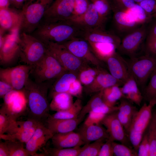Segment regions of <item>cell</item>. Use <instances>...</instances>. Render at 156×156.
<instances>
[{
	"instance_id": "1",
	"label": "cell",
	"mask_w": 156,
	"mask_h": 156,
	"mask_svg": "<svg viewBox=\"0 0 156 156\" xmlns=\"http://www.w3.org/2000/svg\"><path fill=\"white\" fill-rule=\"evenodd\" d=\"M84 31L69 20L54 23L42 22L31 34L44 44L49 42L62 44L75 38H82Z\"/></svg>"
},
{
	"instance_id": "2",
	"label": "cell",
	"mask_w": 156,
	"mask_h": 156,
	"mask_svg": "<svg viewBox=\"0 0 156 156\" xmlns=\"http://www.w3.org/2000/svg\"><path fill=\"white\" fill-rule=\"evenodd\" d=\"M45 82H38L28 78L22 90L25 96L29 118L44 123L49 116V86Z\"/></svg>"
},
{
	"instance_id": "3",
	"label": "cell",
	"mask_w": 156,
	"mask_h": 156,
	"mask_svg": "<svg viewBox=\"0 0 156 156\" xmlns=\"http://www.w3.org/2000/svg\"><path fill=\"white\" fill-rule=\"evenodd\" d=\"M54 0H34L25 3L20 12L22 21L20 33L31 34L42 21L46 11Z\"/></svg>"
},
{
	"instance_id": "4",
	"label": "cell",
	"mask_w": 156,
	"mask_h": 156,
	"mask_svg": "<svg viewBox=\"0 0 156 156\" xmlns=\"http://www.w3.org/2000/svg\"><path fill=\"white\" fill-rule=\"evenodd\" d=\"M19 57L27 65L33 66L44 56L47 49L46 45L39 39L25 32L20 34Z\"/></svg>"
},
{
	"instance_id": "5",
	"label": "cell",
	"mask_w": 156,
	"mask_h": 156,
	"mask_svg": "<svg viewBox=\"0 0 156 156\" xmlns=\"http://www.w3.org/2000/svg\"><path fill=\"white\" fill-rule=\"evenodd\" d=\"M31 66L30 73L39 83L59 78L68 72L47 50L43 58Z\"/></svg>"
},
{
	"instance_id": "6",
	"label": "cell",
	"mask_w": 156,
	"mask_h": 156,
	"mask_svg": "<svg viewBox=\"0 0 156 156\" xmlns=\"http://www.w3.org/2000/svg\"><path fill=\"white\" fill-rule=\"evenodd\" d=\"M45 44L48 51L67 71L76 74L87 67V63L70 52L62 44L49 42Z\"/></svg>"
},
{
	"instance_id": "7",
	"label": "cell",
	"mask_w": 156,
	"mask_h": 156,
	"mask_svg": "<svg viewBox=\"0 0 156 156\" xmlns=\"http://www.w3.org/2000/svg\"><path fill=\"white\" fill-rule=\"evenodd\" d=\"M127 63L130 74L141 87L156 68V57L150 55L132 58Z\"/></svg>"
},
{
	"instance_id": "8",
	"label": "cell",
	"mask_w": 156,
	"mask_h": 156,
	"mask_svg": "<svg viewBox=\"0 0 156 156\" xmlns=\"http://www.w3.org/2000/svg\"><path fill=\"white\" fill-rule=\"evenodd\" d=\"M32 66L21 65L6 68H1V80L11 86L14 90L22 91L29 78Z\"/></svg>"
},
{
	"instance_id": "9",
	"label": "cell",
	"mask_w": 156,
	"mask_h": 156,
	"mask_svg": "<svg viewBox=\"0 0 156 156\" xmlns=\"http://www.w3.org/2000/svg\"><path fill=\"white\" fill-rule=\"evenodd\" d=\"M75 0H54L46 11L42 22L69 20L73 16Z\"/></svg>"
},
{
	"instance_id": "10",
	"label": "cell",
	"mask_w": 156,
	"mask_h": 156,
	"mask_svg": "<svg viewBox=\"0 0 156 156\" xmlns=\"http://www.w3.org/2000/svg\"><path fill=\"white\" fill-rule=\"evenodd\" d=\"M62 44L74 55L87 63L97 67L101 65V61L93 53L89 42L83 38H75Z\"/></svg>"
},
{
	"instance_id": "11",
	"label": "cell",
	"mask_w": 156,
	"mask_h": 156,
	"mask_svg": "<svg viewBox=\"0 0 156 156\" xmlns=\"http://www.w3.org/2000/svg\"><path fill=\"white\" fill-rule=\"evenodd\" d=\"M4 36V40L0 47V62L1 65L8 64L17 56L20 50V29L10 31Z\"/></svg>"
},
{
	"instance_id": "12",
	"label": "cell",
	"mask_w": 156,
	"mask_h": 156,
	"mask_svg": "<svg viewBox=\"0 0 156 156\" xmlns=\"http://www.w3.org/2000/svg\"><path fill=\"white\" fill-rule=\"evenodd\" d=\"M145 24L140 25L125 35L117 49L120 52L130 55L136 52L147 34Z\"/></svg>"
},
{
	"instance_id": "13",
	"label": "cell",
	"mask_w": 156,
	"mask_h": 156,
	"mask_svg": "<svg viewBox=\"0 0 156 156\" xmlns=\"http://www.w3.org/2000/svg\"><path fill=\"white\" fill-rule=\"evenodd\" d=\"M53 134L44 123L39 125L30 139L25 144V148L30 156H41L37 152L46 146L49 140Z\"/></svg>"
},
{
	"instance_id": "14",
	"label": "cell",
	"mask_w": 156,
	"mask_h": 156,
	"mask_svg": "<svg viewBox=\"0 0 156 156\" xmlns=\"http://www.w3.org/2000/svg\"><path fill=\"white\" fill-rule=\"evenodd\" d=\"M78 25L84 30L103 29L105 21L100 16L94 5L90 3L88 9L83 15L72 17L69 20Z\"/></svg>"
},
{
	"instance_id": "15",
	"label": "cell",
	"mask_w": 156,
	"mask_h": 156,
	"mask_svg": "<svg viewBox=\"0 0 156 156\" xmlns=\"http://www.w3.org/2000/svg\"><path fill=\"white\" fill-rule=\"evenodd\" d=\"M117 111L106 115L101 123L106 127L109 135V139L127 145L128 144L127 139L124 128L117 117Z\"/></svg>"
},
{
	"instance_id": "16",
	"label": "cell",
	"mask_w": 156,
	"mask_h": 156,
	"mask_svg": "<svg viewBox=\"0 0 156 156\" xmlns=\"http://www.w3.org/2000/svg\"><path fill=\"white\" fill-rule=\"evenodd\" d=\"M156 104V99L150 100L148 104L144 103L133 116L129 130L144 134L151 119L153 108Z\"/></svg>"
},
{
	"instance_id": "17",
	"label": "cell",
	"mask_w": 156,
	"mask_h": 156,
	"mask_svg": "<svg viewBox=\"0 0 156 156\" xmlns=\"http://www.w3.org/2000/svg\"><path fill=\"white\" fill-rule=\"evenodd\" d=\"M105 62L111 74L123 84L130 75L127 62L116 52Z\"/></svg>"
},
{
	"instance_id": "18",
	"label": "cell",
	"mask_w": 156,
	"mask_h": 156,
	"mask_svg": "<svg viewBox=\"0 0 156 156\" xmlns=\"http://www.w3.org/2000/svg\"><path fill=\"white\" fill-rule=\"evenodd\" d=\"M121 85H123L121 82L101 68L94 81L90 85L85 86L84 91L89 94L96 93L112 86Z\"/></svg>"
},
{
	"instance_id": "19",
	"label": "cell",
	"mask_w": 156,
	"mask_h": 156,
	"mask_svg": "<svg viewBox=\"0 0 156 156\" xmlns=\"http://www.w3.org/2000/svg\"><path fill=\"white\" fill-rule=\"evenodd\" d=\"M102 95V91L96 93L83 107L78 117L84 118L87 114L92 111L105 115L116 111L118 107H111L107 105L103 100Z\"/></svg>"
},
{
	"instance_id": "20",
	"label": "cell",
	"mask_w": 156,
	"mask_h": 156,
	"mask_svg": "<svg viewBox=\"0 0 156 156\" xmlns=\"http://www.w3.org/2000/svg\"><path fill=\"white\" fill-rule=\"evenodd\" d=\"M84 118L78 117L71 119H57L48 117L45 122L47 128L53 134L73 131Z\"/></svg>"
},
{
	"instance_id": "21",
	"label": "cell",
	"mask_w": 156,
	"mask_h": 156,
	"mask_svg": "<svg viewBox=\"0 0 156 156\" xmlns=\"http://www.w3.org/2000/svg\"><path fill=\"white\" fill-rule=\"evenodd\" d=\"M85 144L91 143L99 139H108L109 135L106 129L100 125L83 124L79 129L77 132Z\"/></svg>"
},
{
	"instance_id": "22",
	"label": "cell",
	"mask_w": 156,
	"mask_h": 156,
	"mask_svg": "<svg viewBox=\"0 0 156 156\" xmlns=\"http://www.w3.org/2000/svg\"><path fill=\"white\" fill-rule=\"evenodd\" d=\"M82 38L88 42L112 44L118 48L121 41L117 36L105 31L102 29L84 30Z\"/></svg>"
},
{
	"instance_id": "23",
	"label": "cell",
	"mask_w": 156,
	"mask_h": 156,
	"mask_svg": "<svg viewBox=\"0 0 156 156\" xmlns=\"http://www.w3.org/2000/svg\"><path fill=\"white\" fill-rule=\"evenodd\" d=\"M114 10V23L120 33L126 34L141 25L137 23L126 11L117 8Z\"/></svg>"
},
{
	"instance_id": "24",
	"label": "cell",
	"mask_w": 156,
	"mask_h": 156,
	"mask_svg": "<svg viewBox=\"0 0 156 156\" xmlns=\"http://www.w3.org/2000/svg\"><path fill=\"white\" fill-rule=\"evenodd\" d=\"M21 21V12L18 13L9 8L0 9L1 31L4 32L20 29Z\"/></svg>"
},
{
	"instance_id": "25",
	"label": "cell",
	"mask_w": 156,
	"mask_h": 156,
	"mask_svg": "<svg viewBox=\"0 0 156 156\" xmlns=\"http://www.w3.org/2000/svg\"><path fill=\"white\" fill-rule=\"evenodd\" d=\"M51 139L54 147L58 148H70L85 144L79 133L73 131L54 134Z\"/></svg>"
},
{
	"instance_id": "26",
	"label": "cell",
	"mask_w": 156,
	"mask_h": 156,
	"mask_svg": "<svg viewBox=\"0 0 156 156\" xmlns=\"http://www.w3.org/2000/svg\"><path fill=\"white\" fill-rule=\"evenodd\" d=\"M51 97L52 99L49 107L50 110L52 111L58 112L66 110L74 103L73 96L67 92L56 93Z\"/></svg>"
},
{
	"instance_id": "27",
	"label": "cell",
	"mask_w": 156,
	"mask_h": 156,
	"mask_svg": "<svg viewBox=\"0 0 156 156\" xmlns=\"http://www.w3.org/2000/svg\"><path fill=\"white\" fill-rule=\"evenodd\" d=\"M88 42L93 53L101 61L105 62L116 52L118 49L116 45L111 43Z\"/></svg>"
},
{
	"instance_id": "28",
	"label": "cell",
	"mask_w": 156,
	"mask_h": 156,
	"mask_svg": "<svg viewBox=\"0 0 156 156\" xmlns=\"http://www.w3.org/2000/svg\"><path fill=\"white\" fill-rule=\"evenodd\" d=\"M77 79L76 74L68 71L60 77L53 86L51 92L52 96L55 94L68 93L71 83Z\"/></svg>"
},
{
	"instance_id": "29",
	"label": "cell",
	"mask_w": 156,
	"mask_h": 156,
	"mask_svg": "<svg viewBox=\"0 0 156 156\" xmlns=\"http://www.w3.org/2000/svg\"><path fill=\"white\" fill-rule=\"evenodd\" d=\"M80 146L72 148H58L46 146L41 150L42 156H78L81 149Z\"/></svg>"
},
{
	"instance_id": "30",
	"label": "cell",
	"mask_w": 156,
	"mask_h": 156,
	"mask_svg": "<svg viewBox=\"0 0 156 156\" xmlns=\"http://www.w3.org/2000/svg\"><path fill=\"white\" fill-rule=\"evenodd\" d=\"M123 97L121 87L115 85L106 88L102 91V97L104 102L111 107L115 106L119 100Z\"/></svg>"
},
{
	"instance_id": "31",
	"label": "cell",
	"mask_w": 156,
	"mask_h": 156,
	"mask_svg": "<svg viewBox=\"0 0 156 156\" xmlns=\"http://www.w3.org/2000/svg\"><path fill=\"white\" fill-rule=\"evenodd\" d=\"M83 106L81 100L77 99L71 107L68 109L49 115L48 117L57 119H71L77 118Z\"/></svg>"
},
{
	"instance_id": "32",
	"label": "cell",
	"mask_w": 156,
	"mask_h": 156,
	"mask_svg": "<svg viewBox=\"0 0 156 156\" xmlns=\"http://www.w3.org/2000/svg\"><path fill=\"white\" fill-rule=\"evenodd\" d=\"M42 123H43L30 118H28L25 121L15 120L10 125L6 133L8 134H14L37 127Z\"/></svg>"
},
{
	"instance_id": "33",
	"label": "cell",
	"mask_w": 156,
	"mask_h": 156,
	"mask_svg": "<svg viewBox=\"0 0 156 156\" xmlns=\"http://www.w3.org/2000/svg\"><path fill=\"white\" fill-rule=\"evenodd\" d=\"M147 133L150 144L149 156H156V111L153 112Z\"/></svg>"
},
{
	"instance_id": "34",
	"label": "cell",
	"mask_w": 156,
	"mask_h": 156,
	"mask_svg": "<svg viewBox=\"0 0 156 156\" xmlns=\"http://www.w3.org/2000/svg\"><path fill=\"white\" fill-rule=\"evenodd\" d=\"M38 126L12 134L0 135V140L18 141L26 144L32 136Z\"/></svg>"
},
{
	"instance_id": "35",
	"label": "cell",
	"mask_w": 156,
	"mask_h": 156,
	"mask_svg": "<svg viewBox=\"0 0 156 156\" xmlns=\"http://www.w3.org/2000/svg\"><path fill=\"white\" fill-rule=\"evenodd\" d=\"M139 24H145L152 16L148 14L138 4L136 3L132 8L126 11Z\"/></svg>"
},
{
	"instance_id": "36",
	"label": "cell",
	"mask_w": 156,
	"mask_h": 156,
	"mask_svg": "<svg viewBox=\"0 0 156 156\" xmlns=\"http://www.w3.org/2000/svg\"><path fill=\"white\" fill-rule=\"evenodd\" d=\"M107 139L102 138L92 143L86 144L81 147L78 156H98L100 149Z\"/></svg>"
},
{
	"instance_id": "37",
	"label": "cell",
	"mask_w": 156,
	"mask_h": 156,
	"mask_svg": "<svg viewBox=\"0 0 156 156\" xmlns=\"http://www.w3.org/2000/svg\"><path fill=\"white\" fill-rule=\"evenodd\" d=\"M9 152V156H30L24 147L25 143L18 141L5 140Z\"/></svg>"
},
{
	"instance_id": "38",
	"label": "cell",
	"mask_w": 156,
	"mask_h": 156,
	"mask_svg": "<svg viewBox=\"0 0 156 156\" xmlns=\"http://www.w3.org/2000/svg\"><path fill=\"white\" fill-rule=\"evenodd\" d=\"M100 68L99 67L92 68L88 67L84 68L78 73V79L85 86L90 85L94 80Z\"/></svg>"
},
{
	"instance_id": "39",
	"label": "cell",
	"mask_w": 156,
	"mask_h": 156,
	"mask_svg": "<svg viewBox=\"0 0 156 156\" xmlns=\"http://www.w3.org/2000/svg\"><path fill=\"white\" fill-rule=\"evenodd\" d=\"M98 13L104 21L107 19L110 13L111 7L108 0H92Z\"/></svg>"
},
{
	"instance_id": "40",
	"label": "cell",
	"mask_w": 156,
	"mask_h": 156,
	"mask_svg": "<svg viewBox=\"0 0 156 156\" xmlns=\"http://www.w3.org/2000/svg\"><path fill=\"white\" fill-rule=\"evenodd\" d=\"M114 155L116 156H138L137 152L126 145L119 144L113 141L112 142Z\"/></svg>"
},
{
	"instance_id": "41",
	"label": "cell",
	"mask_w": 156,
	"mask_h": 156,
	"mask_svg": "<svg viewBox=\"0 0 156 156\" xmlns=\"http://www.w3.org/2000/svg\"><path fill=\"white\" fill-rule=\"evenodd\" d=\"M145 97L149 101L156 99V68L151 75L149 82L145 91Z\"/></svg>"
},
{
	"instance_id": "42",
	"label": "cell",
	"mask_w": 156,
	"mask_h": 156,
	"mask_svg": "<svg viewBox=\"0 0 156 156\" xmlns=\"http://www.w3.org/2000/svg\"><path fill=\"white\" fill-rule=\"evenodd\" d=\"M14 119L1 107L0 110V135L5 133Z\"/></svg>"
},
{
	"instance_id": "43",
	"label": "cell",
	"mask_w": 156,
	"mask_h": 156,
	"mask_svg": "<svg viewBox=\"0 0 156 156\" xmlns=\"http://www.w3.org/2000/svg\"><path fill=\"white\" fill-rule=\"evenodd\" d=\"M89 4L88 0H75L73 15L71 17L79 16L83 14L88 10Z\"/></svg>"
},
{
	"instance_id": "44",
	"label": "cell",
	"mask_w": 156,
	"mask_h": 156,
	"mask_svg": "<svg viewBox=\"0 0 156 156\" xmlns=\"http://www.w3.org/2000/svg\"><path fill=\"white\" fill-rule=\"evenodd\" d=\"M118 107V111L132 118L137 112L135 107L125 99H122L120 101Z\"/></svg>"
},
{
	"instance_id": "45",
	"label": "cell",
	"mask_w": 156,
	"mask_h": 156,
	"mask_svg": "<svg viewBox=\"0 0 156 156\" xmlns=\"http://www.w3.org/2000/svg\"><path fill=\"white\" fill-rule=\"evenodd\" d=\"M150 144L147 133L144 135L139 145L138 156H149Z\"/></svg>"
},
{
	"instance_id": "46",
	"label": "cell",
	"mask_w": 156,
	"mask_h": 156,
	"mask_svg": "<svg viewBox=\"0 0 156 156\" xmlns=\"http://www.w3.org/2000/svg\"><path fill=\"white\" fill-rule=\"evenodd\" d=\"M105 115L101 113L91 112L88 113L84 124L88 125L100 124Z\"/></svg>"
},
{
	"instance_id": "47",
	"label": "cell",
	"mask_w": 156,
	"mask_h": 156,
	"mask_svg": "<svg viewBox=\"0 0 156 156\" xmlns=\"http://www.w3.org/2000/svg\"><path fill=\"white\" fill-rule=\"evenodd\" d=\"M150 16L153 15L156 5V0H144L137 3Z\"/></svg>"
},
{
	"instance_id": "48",
	"label": "cell",
	"mask_w": 156,
	"mask_h": 156,
	"mask_svg": "<svg viewBox=\"0 0 156 156\" xmlns=\"http://www.w3.org/2000/svg\"><path fill=\"white\" fill-rule=\"evenodd\" d=\"M80 81L77 79L71 84L68 93L73 96H80L83 90Z\"/></svg>"
},
{
	"instance_id": "49",
	"label": "cell",
	"mask_w": 156,
	"mask_h": 156,
	"mask_svg": "<svg viewBox=\"0 0 156 156\" xmlns=\"http://www.w3.org/2000/svg\"><path fill=\"white\" fill-rule=\"evenodd\" d=\"M113 141L108 138L101 148L98 156L114 155L112 142Z\"/></svg>"
},
{
	"instance_id": "50",
	"label": "cell",
	"mask_w": 156,
	"mask_h": 156,
	"mask_svg": "<svg viewBox=\"0 0 156 156\" xmlns=\"http://www.w3.org/2000/svg\"><path fill=\"white\" fill-rule=\"evenodd\" d=\"M117 117L125 130L128 133L131 125L132 118L117 111L116 112Z\"/></svg>"
},
{
	"instance_id": "51",
	"label": "cell",
	"mask_w": 156,
	"mask_h": 156,
	"mask_svg": "<svg viewBox=\"0 0 156 156\" xmlns=\"http://www.w3.org/2000/svg\"><path fill=\"white\" fill-rule=\"evenodd\" d=\"M116 8L126 11L132 8L135 4L134 0H112Z\"/></svg>"
},
{
	"instance_id": "52",
	"label": "cell",
	"mask_w": 156,
	"mask_h": 156,
	"mask_svg": "<svg viewBox=\"0 0 156 156\" xmlns=\"http://www.w3.org/2000/svg\"><path fill=\"white\" fill-rule=\"evenodd\" d=\"M14 90L13 88L7 83L1 80L0 81V96L3 98L8 93Z\"/></svg>"
},
{
	"instance_id": "53",
	"label": "cell",
	"mask_w": 156,
	"mask_h": 156,
	"mask_svg": "<svg viewBox=\"0 0 156 156\" xmlns=\"http://www.w3.org/2000/svg\"><path fill=\"white\" fill-rule=\"evenodd\" d=\"M146 47L150 52L156 54V38L147 39Z\"/></svg>"
},
{
	"instance_id": "54",
	"label": "cell",
	"mask_w": 156,
	"mask_h": 156,
	"mask_svg": "<svg viewBox=\"0 0 156 156\" xmlns=\"http://www.w3.org/2000/svg\"><path fill=\"white\" fill-rule=\"evenodd\" d=\"M0 156H9V152L6 142L1 141L0 142Z\"/></svg>"
},
{
	"instance_id": "55",
	"label": "cell",
	"mask_w": 156,
	"mask_h": 156,
	"mask_svg": "<svg viewBox=\"0 0 156 156\" xmlns=\"http://www.w3.org/2000/svg\"><path fill=\"white\" fill-rule=\"evenodd\" d=\"M154 38H156V24L151 28L147 38V39Z\"/></svg>"
},
{
	"instance_id": "56",
	"label": "cell",
	"mask_w": 156,
	"mask_h": 156,
	"mask_svg": "<svg viewBox=\"0 0 156 156\" xmlns=\"http://www.w3.org/2000/svg\"><path fill=\"white\" fill-rule=\"evenodd\" d=\"M10 4L9 0H0V9L8 8Z\"/></svg>"
},
{
	"instance_id": "57",
	"label": "cell",
	"mask_w": 156,
	"mask_h": 156,
	"mask_svg": "<svg viewBox=\"0 0 156 156\" xmlns=\"http://www.w3.org/2000/svg\"><path fill=\"white\" fill-rule=\"evenodd\" d=\"M25 2V0H16L15 8L17 9H22Z\"/></svg>"
},
{
	"instance_id": "58",
	"label": "cell",
	"mask_w": 156,
	"mask_h": 156,
	"mask_svg": "<svg viewBox=\"0 0 156 156\" xmlns=\"http://www.w3.org/2000/svg\"><path fill=\"white\" fill-rule=\"evenodd\" d=\"M143 0H134L135 2L136 3H139Z\"/></svg>"
},
{
	"instance_id": "59",
	"label": "cell",
	"mask_w": 156,
	"mask_h": 156,
	"mask_svg": "<svg viewBox=\"0 0 156 156\" xmlns=\"http://www.w3.org/2000/svg\"><path fill=\"white\" fill-rule=\"evenodd\" d=\"M34 0H25V2L24 4L28 2H31Z\"/></svg>"
},
{
	"instance_id": "60",
	"label": "cell",
	"mask_w": 156,
	"mask_h": 156,
	"mask_svg": "<svg viewBox=\"0 0 156 156\" xmlns=\"http://www.w3.org/2000/svg\"><path fill=\"white\" fill-rule=\"evenodd\" d=\"M153 16H156V5L155 8Z\"/></svg>"
},
{
	"instance_id": "61",
	"label": "cell",
	"mask_w": 156,
	"mask_h": 156,
	"mask_svg": "<svg viewBox=\"0 0 156 156\" xmlns=\"http://www.w3.org/2000/svg\"></svg>"
}]
</instances>
